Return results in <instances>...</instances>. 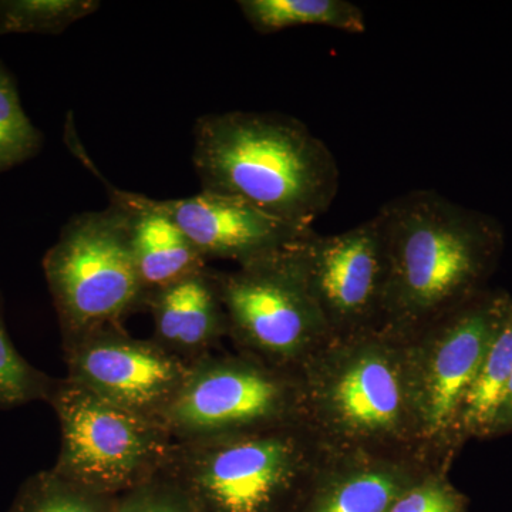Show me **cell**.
I'll use <instances>...</instances> for the list:
<instances>
[{
    "label": "cell",
    "instance_id": "5bb4252c",
    "mask_svg": "<svg viewBox=\"0 0 512 512\" xmlns=\"http://www.w3.org/2000/svg\"><path fill=\"white\" fill-rule=\"evenodd\" d=\"M156 342L188 362L208 355V349L228 333L227 318L214 271L205 268L148 293Z\"/></svg>",
    "mask_w": 512,
    "mask_h": 512
},
{
    "label": "cell",
    "instance_id": "ac0fdd59",
    "mask_svg": "<svg viewBox=\"0 0 512 512\" xmlns=\"http://www.w3.org/2000/svg\"><path fill=\"white\" fill-rule=\"evenodd\" d=\"M100 6L96 0H0V35H59Z\"/></svg>",
    "mask_w": 512,
    "mask_h": 512
},
{
    "label": "cell",
    "instance_id": "8992f818",
    "mask_svg": "<svg viewBox=\"0 0 512 512\" xmlns=\"http://www.w3.org/2000/svg\"><path fill=\"white\" fill-rule=\"evenodd\" d=\"M47 403L62 431L57 476L94 495L156 481L174 441L158 421L101 399L69 377L53 382Z\"/></svg>",
    "mask_w": 512,
    "mask_h": 512
},
{
    "label": "cell",
    "instance_id": "8fae6325",
    "mask_svg": "<svg viewBox=\"0 0 512 512\" xmlns=\"http://www.w3.org/2000/svg\"><path fill=\"white\" fill-rule=\"evenodd\" d=\"M305 264L332 338L383 326L389 254L379 212L340 234L313 232Z\"/></svg>",
    "mask_w": 512,
    "mask_h": 512
},
{
    "label": "cell",
    "instance_id": "9a60e30c",
    "mask_svg": "<svg viewBox=\"0 0 512 512\" xmlns=\"http://www.w3.org/2000/svg\"><path fill=\"white\" fill-rule=\"evenodd\" d=\"M312 512H390L409 488L403 463L382 456H349Z\"/></svg>",
    "mask_w": 512,
    "mask_h": 512
},
{
    "label": "cell",
    "instance_id": "2e32d148",
    "mask_svg": "<svg viewBox=\"0 0 512 512\" xmlns=\"http://www.w3.org/2000/svg\"><path fill=\"white\" fill-rule=\"evenodd\" d=\"M512 377V298L507 303L490 348L461 410L460 441L493 437L495 416Z\"/></svg>",
    "mask_w": 512,
    "mask_h": 512
},
{
    "label": "cell",
    "instance_id": "9c48e42d",
    "mask_svg": "<svg viewBox=\"0 0 512 512\" xmlns=\"http://www.w3.org/2000/svg\"><path fill=\"white\" fill-rule=\"evenodd\" d=\"M299 417L295 373L249 356H202L160 423L173 441L241 433Z\"/></svg>",
    "mask_w": 512,
    "mask_h": 512
},
{
    "label": "cell",
    "instance_id": "52a82bcc",
    "mask_svg": "<svg viewBox=\"0 0 512 512\" xmlns=\"http://www.w3.org/2000/svg\"><path fill=\"white\" fill-rule=\"evenodd\" d=\"M63 339L119 326L146 306L147 291L119 215L84 212L67 222L43 258Z\"/></svg>",
    "mask_w": 512,
    "mask_h": 512
},
{
    "label": "cell",
    "instance_id": "5b68a950",
    "mask_svg": "<svg viewBox=\"0 0 512 512\" xmlns=\"http://www.w3.org/2000/svg\"><path fill=\"white\" fill-rule=\"evenodd\" d=\"M308 238L237 271L214 272L229 335L245 356L282 372L295 373L333 339L306 272Z\"/></svg>",
    "mask_w": 512,
    "mask_h": 512
},
{
    "label": "cell",
    "instance_id": "603a6c76",
    "mask_svg": "<svg viewBox=\"0 0 512 512\" xmlns=\"http://www.w3.org/2000/svg\"><path fill=\"white\" fill-rule=\"evenodd\" d=\"M119 512H183L180 508L160 500L156 495L141 494L128 501Z\"/></svg>",
    "mask_w": 512,
    "mask_h": 512
},
{
    "label": "cell",
    "instance_id": "4fadbf2b",
    "mask_svg": "<svg viewBox=\"0 0 512 512\" xmlns=\"http://www.w3.org/2000/svg\"><path fill=\"white\" fill-rule=\"evenodd\" d=\"M110 205L119 215L136 264L148 293L208 268L161 200L110 187Z\"/></svg>",
    "mask_w": 512,
    "mask_h": 512
},
{
    "label": "cell",
    "instance_id": "44dd1931",
    "mask_svg": "<svg viewBox=\"0 0 512 512\" xmlns=\"http://www.w3.org/2000/svg\"><path fill=\"white\" fill-rule=\"evenodd\" d=\"M94 497L50 470L30 478L12 512H101Z\"/></svg>",
    "mask_w": 512,
    "mask_h": 512
},
{
    "label": "cell",
    "instance_id": "277c9868",
    "mask_svg": "<svg viewBox=\"0 0 512 512\" xmlns=\"http://www.w3.org/2000/svg\"><path fill=\"white\" fill-rule=\"evenodd\" d=\"M330 460L301 419L241 433L174 441L158 478L214 512H269L282 495Z\"/></svg>",
    "mask_w": 512,
    "mask_h": 512
},
{
    "label": "cell",
    "instance_id": "7402d4cb",
    "mask_svg": "<svg viewBox=\"0 0 512 512\" xmlns=\"http://www.w3.org/2000/svg\"><path fill=\"white\" fill-rule=\"evenodd\" d=\"M390 512H464V504L450 484L436 477L407 488Z\"/></svg>",
    "mask_w": 512,
    "mask_h": 512
},
{
    "label": "cell",
    "instance_id": "cb8c5ba5",
    "mask_svg": "<svg viewBox=\"0 0 512 512\" xmlns=\"http://www.w3.org/2000/svg\"><path fill=\"white\" fill-rule=\"evenodd\" d=\"M512 433V377L505 390L503 402L495 416L493 436Z\"/></svg>",
    "mask_w": 512,
    "mask_h": 512
},
{
    "label": "cell",
    "instance_id": "d6986e66",
    "mask_svg": "<svg viewBox=\"0 0 512 512\" xmlns=\"http://www.w3.org/2000/svg\"><path fill=\"white\" fill-rule=\"evenodd\" d=\"M43 136L20 103L15 79L0 62V174L39 154Z\"/></svg>",
    "mask_w": 512,
    "mask_h": 512
},
{
    "label": "cell",
    "instance_id": "7a4b0ae2",
    "mask_svg": "<svg viewBox=\"0 0 512 512\" xmlns=\"http://www.w3.org/2000/svg\"><path fill=\"white\" fill-rule=\"evenodd\" d=\"M295 376L299 417L329 453L419 443L409 336L380 326L330 339Z\"/></svg>",
    "mask_w": 512,
    "mask_h": 512
},
{
    "label": "cell",
    "instance_id": "6da1fadb",
    "mask_svg": "<svg viewBox=\"0 0 512 512\" xmlns=\"http://www.w3.org/2000/svg\"><path fill=\"white\" fill-rule=\"evenodd\" d=\"M192 163L202 191L239 198L299 227L313 228L338 197L332 151L286 114L234 110L200 117Z\"/></svg>",
    "mask_w": 512,
    "mask_h": 512
},
{
    "label": "cell",
    "instance_id": "3957f363",
    "mask_svg": "<svg viewBox=\"0 0 512 512\" xmlns=\"http://www.w3.org/2000/svg\"><path fill=\"white\" fill-rule=\"evenodd\" d=\"M377 212L389 254L384 328L416 335L483 292L501 245L491 222L433 190L406 192Z\"/></svg>",
    "mask_w": 512,
    "mask_h": 512
},
{
    "label": "cell",
    "instance_id": "30bf717a",
    "mask_svg": "<svg viewBox=\"0 0 512 512\" xmlns=\"http://www.w3.org/2000/svg\"><path fill=\"white\" fill-rule=\"evenodd\" d=\"M63 342L69 379L121 409L158 423L190 375L192 362L156 340L131 338L120 326Z\"/></svg>",
    "mask_w": 512,
    "mask_h": 512
},
{
    "label": "cell",
    "instance_id": "7c38bea8",
    "mask_svg": "<svg viewBox=\"0 0 512 512\" xmlns=\"http://www.w3.org/2000/svg\"><path fill=\"white\" fill-rule=\"evenodd\" d=\"M161 202L205 261L248 264L292 247L315 231L279 220L247 201L210 191Z\"/></svg>",
    "mask_w": 512,
    "mask_h": 512
},
{
    "label": "cell",
    "instance_id": "ffe728a7",
    "mask_svg": "<svg viewBox=\"0 0 512 512\" xmlns=\"http://www.w3.org/2000/svg\"><path fill=\"white\" fill-rule=\"evenodd\" d=\"M55 379L30 365L20 356L3 320L2 301H0V409L25 406L36 400H47Z\"/></svg>",
    "mask_w": 512,
    "mask_h": 512
},
{
    "label": "cell",
    "instance_id": "ba28073f",
    "mask_svg": "<svg viewBox=\"0 0 512 512\" xmlns=\"http://www.w3.org/2000/svg\"><path fill=\"white\" fill-rule=\"evenodd\" d=\"M507 293L481 292L410 338L419 443L453 450L461 410L490 348Z\"/></svg>",
    "mask_w": 512,
    "mask_h": 512
},
{
    "label": "cell",
    "instance_id": "e0dca14e",
    "mask_svg": "<svg viewBox=\"0 0 512 512\" xmlns=\"http://www.w3.org/2000/svg\"><path fill=\"white\" fill-rule=\"evenodd\" d=\"M239 9L256 32L276 33L298 26H326L360 35L365 13L348 0H239Z\"/></svg>",
    "mask_w": 512,
    "mask_h": 512
}]
</instances>
